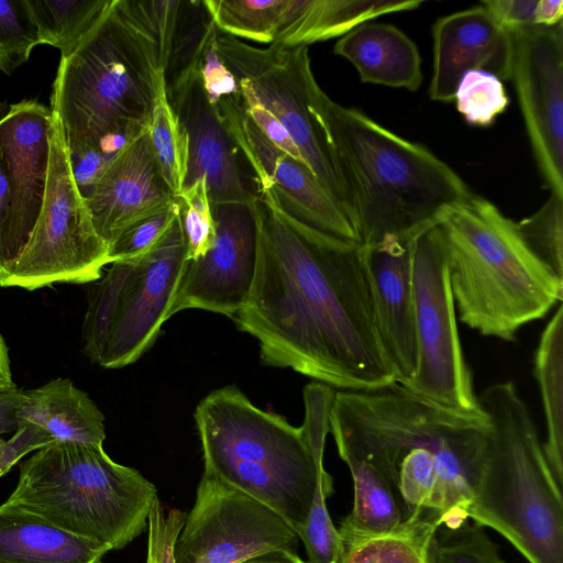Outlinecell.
Segmentation results:
<instances>
[{"instance_id":"6da1fadb","label":"cell","mask_w":563,"mask_h":563,"mask_svg":"<svg viewBox=\"0 0 563 563\" xmlns=\"http://www.w3.org/2000/svg\"><path fill=\"white\" fill-rule=\"evenodd\" d=\"M256 211L255 279L231 319L257 340L262 362L340 390L395 383L361 244L298 221L267 196Z\"/></svg>"},{"instance_id":"7a4b0ae2","label":"cell","mask_w":563,"mask_h":563,"mask_svg":"<svg viewBox=\"0 0 563 563\" xmlns=\"http://www.w3.org/2000/svg\"><path fill=\"white\" fill-rule=\"evenodd\" d=\"M329 429L342 460L366 461L388 478L406 518L429 511L440 527L468 521L490 430L486 413L451 410L395 382L335 391Z\"/></svg>"},{"instance_id":"3957f363","label":"cell","mask_w":563,"mask_h":563,"mask_svg":"<svg viewBox=\"0 0 563 563\" xmlns=\"http://www.w3.org/2000/svg\"><path fill=\"white\" fill-rule=\"evenodd\" d=\"M334 388L310 383L303 389L305 419L284 417L251 402L236 386L208 394L195 410L203 473L265 504L296 531L305 525L318 478Z\"/></svg>"},{"instance_id":"277c9868","label":"cell","mask_w":563,"mask_h":563,"mask_svg":"<svg viewBox=\"0 0 563 563\" xmlns=\"http://www.w3.org/2000/svg\"><path fill=\"white\" fill-rule=\"evenodd\" d=\"M322 119L347 191L360 244L411 236L438 223L473 192L429 148L327 95Z\"/></svg>"},{"instance_id":"5b68a950","label":"cell","mask_w":563,"mask_h":563,"mask_svg":"<svg viewBox=\"0 0 563 563\" xmlns=\"http://www.w3.org/2000/svg\"><path fill=\"white\" fill-rule=\"evenodd\" d=\"M438 225L462 323L510 342L525 324L561 302L563 279L530 252L516 222L486 198L472 194L448 209Z\"/></svg>"},{"instance_id":"8992f818","label":"cell","mask_w":563,"mask_h":563,"mask_svg":"<svg viewBox=\"0 0 563 563\" xmlns=\"http://www.w3.org/2000/svg\"><path fill=\"white\" fill-rule=\"evenodd\" d=\"M164 73L119 0L107 9L75 52L60 57L51 111L62 123L69 157L90 150L115 156L148 126Z\"/></svg>"},{"instance_id":"52a82bcc","label":"cell","mask_w":563,"mask_h":563,"mask_svg":"<svg viewBox=\"0 0 563 563\" xmlns=\"http://www.w3.org/2000/svg\"><path fill=\"white\" fill-rule=\"evenodd\" d=\"M489 420L468 519L507 539L529 563H563V499L514 382L478 397Z\"/></svg>"},{"instance_id":"ba28073f","label":"cell","mask_w":563,"mask_h":563,"mask_svg":"<svg viewBox=\"0 0 563 563\" xmlns=\"http://www.w3.org/2000/svg\"><path fill=\"white\" fill-rule=\"evenodd\" d=\"M154 484L102 445L52 442L20 464L5 503L76 536L120 550L147 530Z\"/></svg>"},{"instance_id":"9c48e42d","label":"cell","mask_w":563,"mask_h":563,"mask_svg":"<svg viewBox=\"0 0 563 563\" xmlns=\"http://www.w3.org/2000/svg\"><path fill=\"white\" fill-rule=\"evenodd\" d=\"M187 247L179 214L143 255L110 263L89 292L82 340L89 358L104 368L136 362L169 319Z\"/></svg>"},{"instance_id":"30bf717a","label":"cell","mask_w":563,"mask_h":563,"mask_svg":"<svg viewBox=\"0 0 563 563\" xmlns=\"http://www.w3.org/2000/svg\"><path fill=\"white\" fill-rule=\"evenodd\" d=\"M217 48L238 85L249 89L285 126L308 168L354 223L350 198L322 119L327 93L312 73L308 46L257 47L219 32Z\"/></svg>"},{"instance_id":"8fae6325","label":"cell","mask_w":563,"mask_h":563,"mask_svg":"<svg viewBox=\"0 0 563 563\" xmlns=\"http://www.w3.org/2000/svg\"><path fill=\"white\" fill-rule=\"evenodd\" d=\"M107 264L109 246L93 225L73 175L60 120L52 112L41 211L25 247L0 278V286L34 290L55 283H90L101 277Z\"/></svg>"},{"instance_id":"7c38bea8","label":"cell","mask_w":563,"mask_h":563,"mask_svg":"<svg viewBox=\"0 0 563 563\" xmlns=\"http://www.w3.org/2000/svg\"><path fill=\"white\" fill-rule=\"evenodd\" d=\"M413 289L419 367L417 375L401 385L451 410L485 415L462 352L445 243L438 223L416 238Z\"/></svg>"},{"instance_id":"4fadbf2b","label":"cell","mask_w":563,"mask_h":563,"mask_svg":"<svg viewBox=\"0 0 563 563\" xmlns=\"http://www.w3.org/2000/svg\"><path fill=\"white\" fill-rule=\"evenodd\" d=\"M298 544V534L280 515L203 473L176 539L174 562L240 563L275 550L297 553Z\"/></svg>"},{"instance_id":"5bb4252c","label":"cell","mask_w":563,"mask_h":563,"mask_svg":"<svg viewBox=\"0 0 563 563\" xmlns=\"http://www.w3.org/2000/svg\"><path fill=\"white\" fill-rule=\"evenodd\" d=\"M214 108L239 153L250 166L257 196H267L298 221L331 236L360 243L356 228L340 202L312 172L275 146L253 123L238 97Z\"/></svg>"},{"instance_id":"9a60e30c","label":"cell","mask_w":563,"mask_h":563,"mask_svg":"<svg viewBox=\"0 0 563 563\" xmlns=\"http://www.w3.org/2000/svg\"><path fill=\"white\" fill-rule=\"evenodd\" d=\"M510 33L509 79L533 157L545 188L563 197V22Z\"/></svg>"},{"instance_id":"2e32d148","label":"cell","mask_w":563,"mask_h":563,"mask_svg":"<svg viewBox=\"0 0 563 563\" xmlns=\"http://www.w3.org/2000/svg\"><path fill=\"white\" fill-rule=\"evenodd\" d=\"M212 247L187 260L169 309H202L232 318L249 299L256 274L260 222L256 203L211 205Z\"/></svg>"},{"instance_id":"e0dca14e","label":"cell","mask_w":563,"mask_h":563,"mask_svg":"<svg viewBox=\"0 0 563 563\" xmlns=\"http://www.w3.org/2000/svg\"><path fill=\"white\" fill-rule=\"evenodd\" d=\"M166 92L188 136L189 155L183 188L205 178L211 205H255L258 199L255 185L244 174L236 146L208 99L199 60L166 82Z\"/></svg>"},{"instance_id":"ac0fdd59","label":"cell","mask_w":563,"mask_h":563,"mask_svg":"<svg viewBox=\"0 0 563 563\" xmlns=\"http://www.w3.org/2000/svg\"><path fill=\"white\" fill-rule=\"evenodd\" d=\"M51 121V109L33 99L10 104L0 118V148L10 186L8 254L11 267L27 243L43 203Z\"/></svg>"},{"instance_id":"d6986e66","label":"cell","mask_w":563,"mask_h":563,"mask_svg":"<svg viewBox=\"0 0 563 563\" xmlns=\"http://www.w3.org/2000/svg\"><path fill=\"white\" fill-rule=\"evenodd\" d=\"M419 234L389 235L374 245H361L379 336L400 384L411 380L419 367L413 289Z\"/></svg>"},{"instance_id":"ffe728a7","label":"cell","mask_w":563,"mask_h":563,"mask_svg":"<svg viewBox=\"0 0 563 563\" xmlns=\"http://www.w3.org/2000/svg\"><path fill=\"white\" fill-rule=\"evenodd\" d=\"M85 200L109 247L129 227L176 201L161 174L148 126L113 157Z\"/></svg>"},{"instance_id":"44dd1931","label":"cell","mask_w":563,"mask_h":563,"mask_svg":"<svg viewBox=\"0 0 563 563\" xmlns=\"http://www.w3.org/2000/svg\"><path fill=\"white\" fill-rule=\"evenodd\" d=\"M432 38L431 100L452 101L461 77L470 70H485L501 80L510 78L511 33L482 4L439 18Z\"/></svg>"},{"instance_id":"7402d4cb","label":"cell","mask_w":563,"mask_h":563,"mask_svg":"<svg viewBox=\"0 0 563 563\" xmlns=\"http://www.w3.org/2000/svg\"><path fill=\"white\" fill-rule=\"evenodd\" d=\"M333 53L355 67L362 82L416 91L423 80L417 45L389 23L355 26L339 38Z\"/></svg>"},{"instance_id":"603a6c76","label":"cell","mask_w":563,"mask_h":563,"mask_svg":"<svg viewBox=\"0 0 563 563\" xmlns=\"http://www.w3.org/2000/svg\"><path fill=\"white\" fill-rule=\"evenodd\" d=\"M110 549L15 505H0V563H101Z\"/></svg>"},{"instance_id":"cb8c5ba5","label":"cell","mask_w":563,"mask_h":563,"mask_svg":"<svg viewBox=\"0 0 563 563\" xmlns=\"http://www.w3.org/2000/svg\"><path fill=\"white\" fill-rule=\"evenodd\" d=\"M421 4L419 0H286L272 44L308 46L343 36L380 15L411 11Z\"/></svg>"},{"instance_id":"d4e9b609","label":"cell","mask_w":563,"mask_h":563,"mask_svg":"<svg viewBox=\"0 0 563 563\" xmlns=\"http://www.w3.org/2000/svg\"><path fill=\"white\" fill-rule=\"evenodd\" d=\"M18 417L21 427L34 424L54 442L102 445L106 439L103 413L67 378L22 390Z\"/></svg>"},{"instance_id":"484cf974","label":"cell","mask_w":563,"mask_h":563,"mask_svg":"<svg viewBox=\"0 0 563 563\" xmlns=\"http://www.w3.org/2000/svg\"><path fill=\"white\" fill-rule=\"evenodd\" d=\"M534 374L543 405L547 439L542 449L549 467L563 484V308L545 325L534 355Z\"/></svg>"},{"instance_id":"4316f807","label":"cell","mask_w":563,"mask_h":563,"mask_svg":"<svg viewBox=\"0 0 563 563\" xmlns=\"http://www.w3.org/2000/svg\"><path fill=\"white\" fill-rule=\"evenodd\" d=\"M354 485L351 512L340 522L341 538L380 534L391 531L405 519L400 497L388 478L371 463L345 457Z\"/></svg>"},{"instance_id":"83f0119b","label":"cell","mask_w":563,"mask_h":563,"mask_svg":"<svg viewBox=\"0 0 563 563\" xmlns=\"http://www.w3.org/2000/svg\"><path fill=\"white\" fill-rule=\"evenodd\" d=\"M440 523L429 512L407 517L391 531L341 538L339 563H428L429 549Z\"/></svg>"},{"instance_id":"f1b7e54d","label":"cell","mask_w":563,"mask_h":563,"mask_svg":"<svg viewBox=\"0 0 563 563\" xmlns=\"http://www.w3.org/2000/svg\"><path fill=\"white\" fill-rule=\"evenodd\" d=\"M40 44L70 56L100 19L110 0H26Z\"/></svg>"},{"instance_id":"f546056e","label":"cell","mask_w":563,"mask_h":563,"mask_svg":"<svg viewBox=\"0 0 563 563\" xmlns=\"http://www.w3.org/2000/svg\"><path fill=\"white\" fill-rule=\"evenodd\" d=\"M148 134L161 174L177 197L186 178L189 144L186 130L168 100L165 78L157 87Z\"/></svg>"},{"instance_id":"4dcf8cb0","label":"cell","mask_w":563,"mask_h":563,"mask_svg":"<svg viewBox=\"0 0 563 563\" xmlns=\"http://www.w3.org/2000/svg\"><path fill=\"white\" fill-rule=\"evenodd\" d=\"M185 0H119L124 15L147 44L154 68L166 71L179 33Z\"/></svg>"},{"instance_id":"1f68e13d","label":"cell","mask_w":563,"mask_h":563,"mask_svg":"<svg viewBox=\"0 0 563 563\" xmlns=\"http://www.w3.org/2000/svg\"><path fill=\"white\" fill-rule=\"evenodd\" d=\"M285 1L202 0V3L220 33L272 44Z\"/></svg>"},{"instance_id":"d6a6232c","label":"cell","mask_w":563,"mask_h":563,"mask_svg":"<svg viewBox=\"0 0 563 563\" xmlns=\"http://www.w3.org/2000/svg\"><path fill=\"white\" fill-rule=\"evenodd\" d=\"M530 252L563 279V197L551 194L531 216L516 222Z\"/></svg>"},{"instance_id":"836d02e7","label":"cell","mask_w":563,"mask_h":563,"mask_svg":"<svg viewBox=\"0 0 563 563\" xmlns=\"http://www.w3.org/2000/svg\"><path fill=\"white\" fill-rule=\"evenodd\" d=\"M428 563H505L484 527L468 521L439 527L433 534Z\"/></svg>"},{"instance_id":"e575fe53","label":"cell","mask_w":563,"mask_h":563,"mask_svg":"<svg viewBox=\"0 0 563 563\" xmlns=\"http://www.w3.org/2000/svg\"><path fill=\"white\" fill-rule=\"evenodd\" d=\"M456 109L464 120L475 126H489L508 106L503 80L485 70L465 73L455 89Z\"/></svg>"},{"instance_id":"d590c367","label":"cell","mask_w":563,"mask_h":563,"mask_svg":"<svg viewBox=\"0 0 563 563\" xmlns=\"http://www.w3.org/2000/svg\"><path fill=\"white\" fill-rule=\"evenodd\" d=\"M40 45L26 0H0V71L11 75Z\"/></svg>"},{"instance_id":"8d00e7d4","label":"cell","mask_w":563,"mask_h":563,"mask_svg":"<svg viewBox=\"0 0 563 563\" xmlns=\"http://www.w3.org/2000/svg\"><path fill=\"white\" fill-rule=\"evenodd\" d=\"M176 199L187 247V260H197L212 247L216 238L206 179L200 178L184 187Z\"/></svg>"},{"instance_id":"74e56055","label":"cell","mask_w":563,"mask_h":563,"mask_svg":"<svg viewBox=\"0 0 563 563\" xmlns=\"http://www.w3.org/2000/svg\"><path fill=\"white\" fill-rule=\"evenodd\" d=\"M179 214L177 199L167 209L129 227L109 247L110 263L146 253Z\"/></svg>"},{"instance_id":"f35d334b","label":"cell","mask_w":563,"mask_h":563,"mask_svg":"<svg viewBox=\"0 0 563 563\" xmlns=\"http://www.w3.org/2000/svg\"><path fill=\"white\" fill-rule=\"evenodd\" d=\"M219 31L211 25L203 42L199 73L203 89L214 107L219 101L240 96V87L233 74L224 65L217 48Z\"/></svg>"},{"instance_id":"ab89813d","label":"cell","mask_w":563,"mask_h":563,"mask_svg":"<svg viewBox=\"0 0 563 563\" xmlns=\"http://www.w3.org/2000/svg\"><path fill=\"white\" fill-rule=\"evenodd\" d=\"M185 518L186 514L177 509L166 514L159 499L155 500L148 516L146 563H175L174 545Z\"/></svg>"},{"instance_id":"60d3db41","label":"cell","mask_w":563,"mask_h":563,"mask_svg":"<svg viewBox=\"0 0 563 563\" xmlns=\"http://www.w3.org/2000/svg\"><path fill=\"white\" fill-rule=\"evenodd\" d=\"M240 92L243 110L261 132L279 150L306 165L290 134L277 118L272 114L249 89L240 87Z\"/></svg>"},{"instance_id":"b9f144b4","label":"cell","mask_w":563,"mask_h":563,"mask_svg":"<svg viewBox=\"0 0 563 563\" xmlns=\"http://www.w3.org/2000/svg\"><path fill=\"white\" fill-rule=\"evenodd\" d=\"M54 442L42 429L25 423L8 440L0 438V477L8 473L24 455Z\"/></svg>"},{"instance_id":"7bdbcfd3","label":"cell","mask_w":563,"mask_h":563,"mask_svg":"<svg viewBox=\"0 0 563 563\" xmlns=\"http://www.w3.org/2000/svg\"><path fill=\"white\" fill-rule=\"evenodd\" d=\"M481 4L509 32L538 25L539 0H486Z\"/></svg>"},{"instance_id":"ee69618b","label":"cell","mask_w":563,"mask_h":563,"mask_svg":"<svg viewBox=\"0 0 563 563\" xmlns=\"http://www.w3.org/2000/svg\"><path fill=\"white\" fill-rule=\"evenodd\" d=\"M5 102H0V113L5 110ZM10 217V186L2 152L0 148V278L7 274L11 264L8 254Z\"/></svg>"},{"instance_id":"f6af8a7d","label":"cell","mask_w":563,"mask_h":563,"mask_svg":"<svg viewBox=\"0 0 563 563\" xmlns=\"http://www.w3.org/2000/svg\"><path fill=\"white\" fill-rule=\"evenodd\" d=\"M22 390L18 386L0 390V434L15 432L21 428L18 409Z\"/></svg>"},{"instance_id":"bcb514c9","label":"cell","mask_w":563,"mask_h":563,"mask_svg":"<svg viewBox=\"0 0 563 563\" xmlns=\"http://www.w3.org/2000/svg\"><path fill=\"white\" fill-rule=\"evenodd\" d=\"M563 22V1L539 0L538 25L553 26Z\"/></svg>"},{"instance_id":"7dc6e473","label":"cell","mask_w":563,"mask_h":563,"mask_svg":"<svg viewBox=\"0 0 563 563\" xmlns=\"http://www.w3.org/2000/svg\"><path fill=\"white\" fill-rule=\"evenodd\" d=\"M240 563H305L295 552L275 550L265 552Z\"/></svg>"},{"instance_id":"c3c4849f","label":"cell","mask_w":563,"mask_h":563,"mask_svg":"<svg viewBox=\"0 0 563 563\" xmlns=\"http://www.w3.org/2000/svg\"><path fill=\"white\" fill-rule=\"evenodd\" d=\"M15 386L12 380L8 347L0 333V390Z\"/></svg>"}]
</instances>
